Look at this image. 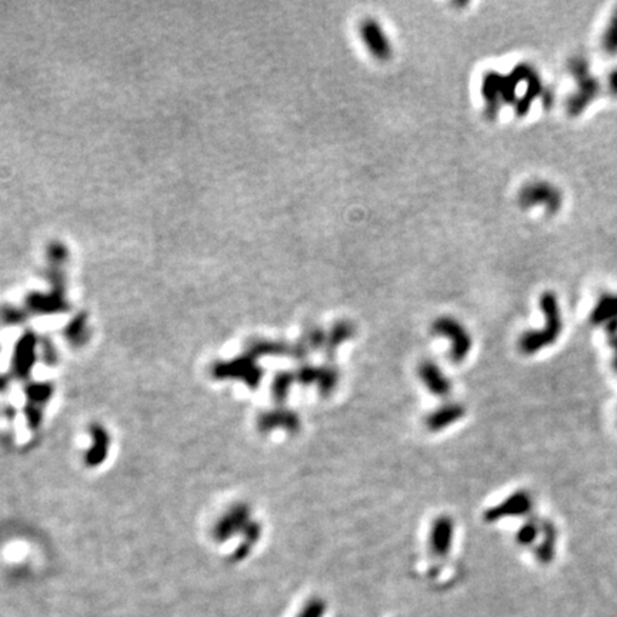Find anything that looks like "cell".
<instances>
[{
    "instance_id": "3957f363",
    "label": "cell",
    "mask_w": 617,
    "mask_h": 617,
    "mask_svg": "<svg viewBox=\"0 0 617 617\" xmlns=\"http://www.w3.org/2000/svg\"><path fill=\"white\" fill-rule=\"evenodd\" d=\"M432 331L451 341V359L455 363H460L469 356L472 350V338L463 324L453 317H439L432 324Z\"/></svg>"
},
{
    "instance_id": "7c38bea8",
    "label": "cell",
    "mask_w": 617,
    "mask_h": 617,
    "mask_svg": "<svg viewBox=\"0 0 617 617\" xmlns=\"http://www.w3.org/2000/svg\"><path fill=\"white\" fill-rule=\"evenodd\" d=\"M249 509L243 504L240 506H236L231 511V513H228L224 516L217 527V536L223 540L228 539L232 534H235L236 532L246 529L249 525Z\"/></svg>"
},
{
    "instance_id": "d6986e66",
    "label": "cell",
    "mask_w": 617,
    "mask_h": 617,
    "mask_svg": "<svg viewBox=\"0 0 617 617\" xmlns=\"http://www.w3.org/2000/svg\"><path fill=\"white\" fill-rule=\"evenodd\" d=\"M601 47L607 54H617V11L601 36Z\"/></svg>"
},
{
    "instance_id": "8992f818",
    "label": "cell",
    "mask_w": 617,
    "mask_h": 617,
    "mask_svg": "<svg viewBox=\"0 0 617 617\" xmlns=\"http://www.w3.org/2000/svg\"><path fill=\"white\" fill-rule=\"evenodd\" d=\"M360 36L374 59L380 62H387L391 58L393 49H391L390 40L387 39L381 26L376 20H365L360 26Z\"/></svg>"
},
{
    "instance_id": "9c48e42d",
    "label": "cell",
    "mask_w": 617,
    "mask_h": 617,
    "mask_svg": "<svg viewBox=\"0 0 617 617\" xmlns=\"http://www.w3.org/2000/svg\"><path fill=\"white\" fill-rule=\"evenodd\" d=\"M453 533H455V525L451 518L448 516L437 518L430 529L429 542H430L432 553L439 557L447 556L453 543Z\"/></svg>"
},
{
    "instance_id": "ac0fdd59",
    "label": "cell",
    "mask_w": 617,
    "mask_h": 617,
    "mask_svg": "<svg viewBox=\"0 0 617 617\" xmlns=\"http://www.w3.org/2000/svg\"><path fill=\"white\" fill-rule=\"evenodd\" d=\"M542 520L539 518H530L519 530L516 534V540L519 544L522 546H530L536 542L537 536H540L542 533V527H540Z\"/></svg>"
},
{
    "instance_id": "52a82bcc",
    "label": "cell",
    "mask_w": 617,
    "mask_h": 617,
    "mask_svg": "<svg viewBox=\"0 0 617 617\" xmlns=\"http://www.w3.org/2000/svg\"><path fill=\"white\" fill-rule=\"evenodd\" d=\"M216 374L223 377L242 379L250 387H256L262 379V369L256 365L253 356L239 358L231 363L219 366Z\"/></svg>"
},
{
    "instance_id": "5b68a950",
    "label": "cell",
    "mask_w": 617,
    "mask_h": 617,
    "mask_svg": "<svg viewBox=\"0 0 617 617\" xmlns=\"http://www.w3.org/2000/svg\"><path fill=\"white\" fill-rule=\"evenodd\" d=\"M533 509V497L530 493L525 490H519L513 494H511L508 499H504L497 506L489 509L484 513L486 522H497L500 519L506 518H520L530 515Z\"/></svg>"
},
{
    "instance_id": "7a4b0ae2",
    "label": "cell",
    "mask_w": 617,
    "mask_h": 617,
    "mask_svg": "<svg viewBox=\"0 0 617 617\" xmlns=\"http://www.w3.org/2000/svg\"><path fill=\"white\" fill-rule=\"evenodd\" d=\"M569 72L576 80V89L568 99V111L570 116H579L599 96L600 85L590 73L589 63L585 59H573Z\"/></svg>"
},
{
    "instance_id": "ffe728a7",
    "label": "cell",
    "mask_w": 617,
    "mask_h": 617,
    "mask_svg": "<svg viewBox=\"0 0 617 617\" xmlns=\"http://www.w3.org/2000/svg\"><path fill=\"white\" fill-rule=\"evenodd\" d=\"M307 350H316L326 345V333L320 327H310L302 338Z\"/></svg>"
},
{
    "instance_id": "4fadbf2b",
    "label": "cell",
    "mask_w": 617,
    "mask_h": 617,
    "mask_svg": "<svg viewBox=\"0 0 617 617\" xmlns=\"http://www.w3.org/2000/svg\"><path fill=\"white\" fill-rule=\"evenodd\" d=\"M542 542L536 547L534 554L536 558L543 565L551 563V560L556 554V543H557V529L550 520H542Z\"/></svg>"
},
{
    "instance_id": "5bb4252c",
    "label": "cell",
    "mask_w": 617,
    "mask_h": 617,
    "mask_svg": "<svg viewBox=\"0 0 617 617\" xmlns=\"http://www.w3.org/2000/svg\"><path fill=\"white\" fill-rule=\"evenodd\" d=\"M617 319V293H604L601 295L592 313L590 323L594 326H604Z\"/></svg>"
},
{
    "instance_id": "44dd1931",
    "label": "cell",
    "mask_w": 617,
    "mask_h": 617,
    "mask_svg": "<svg viewBox=\"0 0 617 617\" xmlns=\"http://www.w3.org/2000/svg\"><path fill=\"white\" fill-rule=\"evenodd\" d=\"M607 83H609V90H610V93H611L613 96L617 97V68L610 73Z\"/></svg>"
},
{
    "instance_id": "6da1fadb",
    "label": "cell",
    "mask_w": 617,
    "mask_h": 617,
    "mask_svg": "<svg viewBox=\"0 0 617 617\" xmlns=\"http://www.w3.org/2000/svg\"><path fill=\"white\" fill-rule=\"evenodd\" d=\"M540 307L544 314V326L540 330H529L523 333L519 341V349L526 356H532L544 348L554 345L563 330L562 310H560L554 293H543L540 298Z\"/></svg>"
},
{
    "instance_id": "e0dca14e",
    "label": "cell",
    "mask_w": 617,
    "mask_h": 617,
    "mask_svg": "<svg viewBox=\"0 0 617 617\" xmlns=\"http://www.w3.org/2000/svg\"><path fill=\"white\" fill-rule=\"evenodd\" d=\"M296 381V374L291 372H279L271 381V395L277 403H283L289 393L293 383Z\"/></svg>"
},
{
    "instance_id": "277c9868",
    "label": "cell",
    "mask_w": 617,
    "mask_h": 617,
    "mask_svg": "<svg viewBox=\"0 0 617 617\" xmlns=\"http://www.w3.org/2000/svg\"><path fill=\"white\" fill-rule=\"evenodd\" d=\"M523 207H543L547 213H556L562 207L563 195L556 186L547 182H533L526 185L519 195Z\"/></svg>"
},
{
    "instance_id": "2e32d148",
    "label": "cell",
    "mask_w": 617,
    "mask_h": 617,
    "mask_svg": "<svg viewBox=\"0 0 617 617\" xmlns=\"http://www.w3.org/2000/svg\"><path fill=\"white\" fill-rule=\"evenodd\" d=\"M339 372L336 367L326 365V366H320L316 367V383L319 387V391L323 396H329L331 391L336 389L339 383Z\"/></svg>"
},
{
    "instance_id": "9a60e30c",
    "label": "cell",
    "mask_w": 617,
    "mask_h": 617,
    "mask_svg": "<svg viewBox=\"0 0 617 617\" xmlns=\"http://www.w3.org/2000/svg\"><path fill=\"white\" fill-rule=\"evenodd\" d=\"M355 334V326L348 320H341L334 323L330 331L326 334V355L331 358L338 348L353 338Z\"/></svg>"
},
{
    "instance_id": "ba28073f",
    "label": "cell",
    "mask_w": 617,
    "mask_h": 617,
    "mask_svg": "<svg viewBox=\"0 0 617 617\" xmlns=\"http://www.w3.org/2000/svg\"><path fill=\"white\" fill-rule=\"evenodd\" d=\"M259 429L262 432H270L274 429H285L289 433H296L300 429V417L292 409H273L260 415Z\"/></svg>"
},
{
    "instance_id": "8fae6325",
    "label": "cell",
    "mask_w": 617,
    "mask_h": 617,
    "mask_svg": "<svg viewBox=\"0 0 617 617\" xmlns=\"http://www.w3.org/2000/svg\"><path fill=\"white\" fill-rule=\"evenodd\" d=\"M463 416H465V408L462 405L446 403L427 416L426 424L432 432H440L459 422Z\"/></svg>"
},
{
    "instance_id": "7402d4cb",
    "label": "cell",
    "mask_w": 617,
    "mask_h": 617,
    "mask_svg": "<svg viewBox=\"0 0 617 617\" xmlns=\"http://www.w3.org/2000/svg\"><path fill=\"white\" fill-rule=\"evenodd\" d=\"M609 345L613 348V350H614V359H613V367H614V370L617 372V334H613V336H609Z\"/></svg>"
},
{
    "instance_id": "30bf717a",
    "label": "cell",
    "mask_w": 617,
    "mask_h": 617,
    "mask_svg": "<svg viewBox=\"0 0 617 617\" xmlns=\"http://www.w3.org/2000/svg\"><path fill=\"white\" fill-rule=\"evenodd\" d=\"M419 377L432 395L444 398L452 391L451 380L446 377L441 369L432 360H424L419 366Z\"/></svg>"
}]
</instances>
